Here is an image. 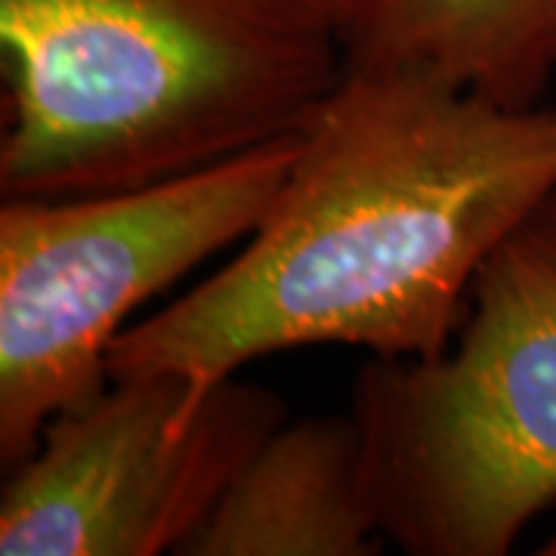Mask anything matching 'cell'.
<instances>
[{
	"instance_id": "obj_4",
	"label": "cell",
	"mask_w": 556,
	"mask_h": 556,
	"mask_svg": "<svg viewBox=\"0 0 556 556\" xmlns=\"http://www.w3.org/2000/svg\"><path fill=\"white\" fill-rule=\"evenodd\" d=\"M298 137L118 192L0 204V464L109 383L142 303L241 244L273 211Z\"/></svg>"
},
{
	"instance_id": "obj_2",
	"label": "cell",
	"mask_w": 556,
	"mask_h": 556,
	"mask_svg": "<svg viewBox=\"0 0 556 556\" xmlns=\"http://www.w3.org/2000/svg\"><path fill=\"white\" fill-rule=\"evenodd\" d=\"M353 0H0V195L118 192L298 137Z\"/></svg>"
},
{
	"instance_id": "obj_6",
	"label": "cell",
	"mask_w": 556,
	"mask_h": 556,
	"mask_svg": "<svg viewBox=\"0 0 556 556\" xmlns=\"http://www.w3.org/2000/svg\"><path fill=\"white\" fill-rule=\"evenodd\" d=\"M380 544L346 408L276 427L182 556H371Z\"/></svg>"
},
{
	"instance_id": "obj_7",
	"label": "cell",
	"mask_w": 556,
	"mask_h": 556,
	"mask_svg": "<svg viewBox=\"0 0 556 556\" xmlns=\"http://www.w3.org/2000/svg\"><path fill=\"white\" fill-rule=\"evenodd\" d=\"M350 68H415L532 109L556 78V0H353Z\"/></svg>"
},
{
	"instance_id": "obj_1",
	"label": "cell",
	"mask_w": 556,
	"mask_h": 556,
	"mask_svg": "<svg viewBox=\"0 0 556 556\" xmlns=\"http://www.w3.org/2000/svg\"><path fill=\"white\" fill-rule=\"evenodd\" d=\"M556 195V105L510 109L415 68H350L236 257L121 331L109 378L219 380L300 346L430 358L485 260Z\"/></svg>"
},
{
	"instance_id": "obj_5",
	"label": "cell",
	"mask_w": 556,
	"mask_h": 556,
	"mask_svg": "<svg viewBox=\"0 0 556 556\" xmlns=\"http://www.w3.org/2000/svg\"><path fill=\"white\" fill-rule=\"evenodd\" d=\"M288 417L285 399L239 375L109 378L7 470L0 554L182 556Z\"/></svg>"
},
{
	"instance_id": "obj_3",
	"label": "cell",
	"mask_w": 556,
	"mask_h": 556,
	"mask_svg": "<svg viewBox=\"0 0 556 556\" xmlns=\"http://www.w3.org/2000/svg\"><path fill=\"white\" fill-rule=\"evenodd\" d=\"M350 415L402 554L507 556L556 507V195L485 260L452 346L362 365Z\"/></svg>"
}]
</instances>
